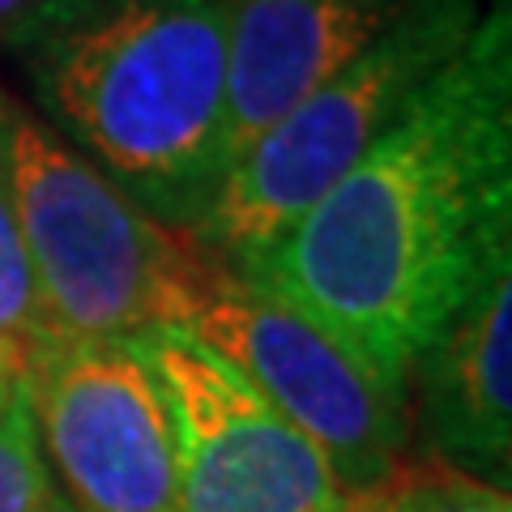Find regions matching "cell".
<instances>
[{
    "label": "cell",
    "instance_id": "obj_14",
    "mask_svg": "<svg viewBox=\"0 0 512 512\" xmlns=\"http://www.w3.org/2000/svg\"><path fill=\"white\" fill-rule=\"evenodd\" d=\"M22 402H26V384L13 376L5 363H0V419H5L9 410H18Z\"/></svg>",
    "mask_w": 512,
    "mask_h": 512
},
{
    "label": "cell",
    "instance_id": "obj_5",
    "mask_svg": "<svg viewBox=\"0 0 512 512\" xmlns=\"http://www.w3.org/2000/svg\"><path fill=\"white\" fill-rule=\"evenodd\" d=\"M0 184L60 338H146L167 325L184 235L141 210L30 103L0 90Z\"/></svg>",
    "mask_w": 512,
    "mask_h": 512
},
{
    "label": "cell",
    "instance_id": "obj_4",
    "mask_svg": "<svg viewBox=\"0 0 512 512\" xmlns=\"http://www.w3.org/2000/svg\"><path fill=\"white\" fill-rule=\"evenodd\" d=\"M483 0H414L384 35L299 99L231 163L210 214L188 239L248 265L359 163L470 43Z\"/></svg>",
    "mask_w": 512,
    "mask_h": 512
},
{
    "label": "cell",
    "instance_id": "obj_6",
    "mask_svg": "<svg viewBox=\"0 0 512 512\" xmlns=\"http://www.w3.org/2000/svg\"><path fill=\"white\" fill-rule=\"evenodd\" d=\"M26 406L60 512H180L171 410L141 338H56Z\"/></svg>",
    "mask_w": 512,
    "mask_h": 512
},
{
    "label": "cell",
    "instance_id": "obj_3",
    "mask_svg": "<svg viewBox=\"0 0 512 512\" xmlns=\"http://www.w3.org/2000/svg\"><path fill=\"white\" fill-rule=\"evenodd\" d=\"M167 325L192 333L291 419L350 500L380 491L410 457L406 397L389 389L312 312L184 235Z\"/></svg>",
    "mask_w": 512,
    "mask_h": 512
},
{
    "label": "cell",
    "instance_id": "obj_12",
    "mask_svg": "<svg viewBox=\"0 0 512 512\" xmlns=\"http://www.w3.org/2000/svg\"><path fill=\"white\" fill-rule=\"evenodd\" d=\"M0 512H60L26 402L0 419Z\"/></svg>",
    "mask_w": 512,
    "mask_h": 512
},
{
    "label": "cell",
    "instance_id": "obj_2",
    "mask_svg": "<svg viewBox=\"0 0 512 512\" xmlns=\"http://www.w3.org/2000/svg\"><path fill=\"white\" fill-rule=\"evenodd\" d=\"M5 52L30 107L158 227H201L231 171L227 0H43Z\"/></svg>",
    "mask_w": 512,
    "mask_h": 512
},
{
    "label": "cell",
    "instance_id": "obj_9",
    "mask_svg": "<svg viewBox=\"0 0 512 512\" xmlns=\"http://www.w3.org/2000/svg\"><path fill=\"white\" fill-rule=\"evenodd\" d=\"M414 0H227L231 163Z\"/></svg>",
    "mask_w": 512,
    "mask_h": 512
},
{
    "label": "cell",
    "instance_id": "obj_10",
    "mask_svg": "<svg viewBox=\"0 0 512 512\" xmlns=\"http://www.w3.org/2000/svg\"><path fill=\"white\" fill-rule=\"evenodd\" d=\"M60 338L56 325L47 320L35 269L22 244L18 218L0 184V363L26 384L30 367L39 363V355Z\"/></svg>",
    "mask_w": 512,
    "mask_h": 512
},
{
    "label": "cell",
    "instance_id": "obj_8",
    "mask_svg": "<svg viewBox=\"0 0 512 512\" xmlns=\"http://www.w3.org/2000/svg\"><path fill=\"white\" fill-rule=\"evenodd\" d=\"M410 444L431 466L508 487L512 474V269L427 342L406 376Z\"/></svg>",
    "mask_w": 512,
    "mask_h": 512
},
{
    "label": "cell",
    "instance_id": "obj_13",
    "mask_svg": "<svg viewBox=\"0 0 512 512\" xmlns=\"http://www.w3.org/2000/svg\"><path fill=\"white\" fill-rule=\"evenodd\" d=\"M39 5H43V0H0V47L9 43V35H13V30H18Z\"/></svg>",
    "mask_w": 512,
    "mask_h": 512
},
{
    "label": "cell",
    "instance_id": "obj_1",
    "mask_svg": "<svg viewBox=\"0 0 512 512\" xmlns=\"http://www.w3.org/2000/svg\"><path fill=\"white\" fill-rule=\"evenodd\" d=\"M244 274L406 397L410 363L512 269V13L491 0L414 107Z\"/></svg>",
    "mask_w": 512,
    "mask_h": 512
},
{
    "label": "cell",
    "instance_id": "obj_7",
    "mask_svg": "<svg viewBox=\"0 0 512 512\" xmlns=\"http://www.w3.org/2000/svg\"><path fill=\"white\" fill-rule=\"evenodd\" d=\"M141 346L171 410L180 512H350L325 453L210 346L175 325Z\"/></svg>",
    "mask_w": 512,
    "mask_h": 512
},
{
    "label": "cell",
    "instance_id": "obj_11",
    "mask_svg": "<svg viewBox=\"0 0 512 512\" xmlns=\"http://www.w3.org/2000/svg\"><path fill=\"white\" fill-rule=\"evenodd\" d=\"M350 512H512V495L444 466H402L380 491L350 504Z\"/></svg>",
    "mask_w": 512,
    "mask_h": 512
}]
</instances>
